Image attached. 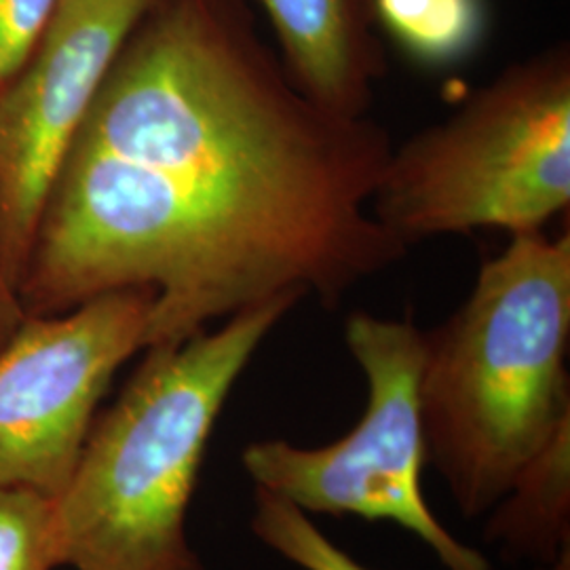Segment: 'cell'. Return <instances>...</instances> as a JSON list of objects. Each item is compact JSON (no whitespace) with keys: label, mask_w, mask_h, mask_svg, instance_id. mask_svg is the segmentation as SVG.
I'll use <instances>...</instances> for the list:
<instances>
[{"label":"cell","mask_w":570,"mask_h":570,"mask_svg":"<svg viewBox=\"0 0 570 570\" xmlns=\"http://www.w3.org/2000/svg\"><path fill=\"white\" fill-rule=\"evenodd\" d=\"M61 564L56 497L0 487V570H56Z\"/></svg>","instance_id":"cell-11"},{"label":"cell","mask_w":570,"mask_h":570,"mask_svg":"<svg viewBox=\"0 0 570 570\" xmlns=\"http://www.w3.org/2000/svg\"><path fill=\"white\" fill-rule=\"evenodd\" d=\"M252 530L266 548L303 570H372L334 546L308 513L268 490L256 489Z\"/></svg>","instance_id":"cell-12"},{"label":"cell","mask_w":570,"mask_h":570,"mask_svg":"<svg viewBox=\"0 0 570 570\" xmlns=\"http://www.w3.org/2000/svg\"><path fill=\"white\" fill-rule=\"evenodd\" d=\"M155 0H61L0 89V266L20 296L45 205L122 42Z\"/></svg>","instance_id":"cell-7"},{"label":"cell","mask_w":570,"mask_h":570,"mask_svg":"<svg viewBox=\"0 0 570 570\" xmlns=\"http://www.w3.org/2000/svg\"><path fill=\"white\" fill-rule=\"evenodd\" d=\"M279 41L285 70L322 108L366 117L385 72L367 0H256Z\"/></svg>","instance_id":"cell-8"},{"label":"cell","mask_w":570,"mask_h":570,"mask_svg":"<svg viewBox=\"0 0 570 570\" xmlns=\"http://www.w3.org/2000/svg\"><path fill=\"white\" fill-rule=\"evenodd\" d=\"M153 292L26 315L0 345V487L58 497L117 370L146 348Z\"/></svg>","instance_id":"cell-6"},{"label":"cell","mask_w":570,"mask_h":570,"mask_svg":"<svg viewBox=\"0 0 570 570\" xmlns=\"http://www.w3.org/2000/svg\"><path fill=\"white\" fill-rule=\"evenodd\" d=\"M301 301L249 306L214 332L146 348L96 419L56 497L61 564L77 570H204L186 515L226 400L271 330Z\"/></svg>","instance_id":"cell-3"},{"label":"cell","mask_w":570,"mask_h":570,"mask_svg":"<svg viewBox=\"0 0 570 570\" xmlns=\"http://www.w3.org/2000/svg\"><path fill=\"white\" fill-rule=\"evenodd\" d=\"M61 0H0V89L32 58Z\"/></svg>","instance_id":"cell-13"},{"label":"cell","mask_w":570,"mask_h":570,"mask_svg":"<svg viewBox=\"0 0 570 570\" xmlns=\"http://www.w3.org/2000/svg\"><path fill=\"white\" fill-rule=\"evenodd\" d=\"M23 317H26V313H23L20 296L13 289V285L7 282L2 266H0V345L18 330Z\"/></svg>","instance_id":"cell-14"},{"label":"cell","mask_w":570,"mask_h":570,"mask_svg":"<svg viewBox=\"0 0 570 570\" xmlns=\"http://www.w3.org/2000/svg\"><path fill=\"white\" fill-rule=\"evenodd\" d=\"M379 21L407 56L425 63L465 58L480 41V0H367Z\"/></svg>","instance_id":"cell-10"},{"label":"cell","mask_w":570,"mask_h":570,"mask_svg":"<svg viewBox=\"0 0 570 570\" xmlns=\"http://www.w3.org/2000/svg\"><path fill=\"white\" fill-rule=\"evenodd\" d=\"M428 463L463 515L489 513L570 421V235H513L468 301L423 332Z\"/></svg>","instance_id":"cell-2"},{"label":"cell","mask_w":570,"mask_h":570,"mask_svg":"<svg viewBox=\"0 0 570 570\" xmlns=\"http://www.w3.org/2000/svg\"><path fill=\"white\" fill-rule=\"evenodd\" d=\"M570 204V51L518 61L461 110L393 148L372 214L400 244L541 230Z\"/></svg>","instance_id":"cell-4"},{"label":"cell","mask_w":570,"mask_h":570,"mask_svg":"<svg viewBox=\"0 0 570 570\" xmlns=\"http://www.w3.org/2000/svg\"><path fill=\"white\" fill-rule=\"evenodd\" d=\"M345 341L367 381L362 421L334 444L301 449L284 440L254 442L242 463L256 489L305 513L360 515L416 534L449 570H490L429 510L421 489L428 444L421 414L423 332L407 320L353 313Z\"/></svg>","instance_id":"cell-5"},{"label":"cell","mask_w":570,"mask_h":570,"mask_svg":"<svg viewBox=\"0 0 570 570\" xmlns=\"http://www.w3.org/2000/svg\"><path fill=\"white\" fill-rule=\"evenodd\" d=\"M391 150L306 98L249 0H155L61 165L23 313L148 289V348L282 296L334 305L406 254L372 214Z\"/></svg>","instance_id":"cell-1"},{"label":"cell","mask_w":570,"mask_h":570,"mask_svg":"<svg viewBox=\"0 0 570 570\" xmlns=\"http://www.w3.org/2000/svg\"><path fill=\"white\" fill-rule=\"evenodd\" d=\"M490 511L487 539L511 556L551 564L570 550V421L520 468Z\"/></svg>","instance_id":"cell-9"}]
</instances>
